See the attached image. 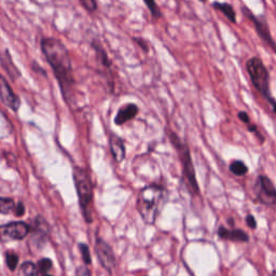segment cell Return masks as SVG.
<instances>
[{
    "label": "cell",
    "mask_w": 276,
    "mask_h": 276,
    "mask_svg": "<svg viewBox=\"0 0 276 276\" xmlns=\"http://www.w3.org/2000/svg\"><path fill=\"white\" fill-rule=\"evenodd\" d=\"M41 50L59 82L63 97L68 105L71 104L74 100L75 79L68 50L64 43L55 38H43Z\"/></svg>",
    "instance_id": "1"
},
{
    "label": "cell",
    "mask_w": 276,
    "mask_h": 276,
    "mask_svg": "<svg viewBox=\"0 0 276 276\" xmlns=\"http://www.w3.org/2000/svg\"><path fill=\"white\" fill-rule=\"evenodd\" d=\"M166 201V191L159 185H149L139 192L137 198V211L143 220L148 225H153Z\"/></svg>",
    "instance_id": "2"
},
{
    "label": "cell",
    "mask_w": 276,
    "mask_h": 276,
    "mask_svg": "<svg viewBox=\"0 0 276 276\" xmlns=\"http://www.w3.org/2000/svg\"><path fill=\"white\" fill-rule=\"evenodd\" d=\"M74 182L78 193L80 207L85 221L91 224L93 221L92 215V203H93V187L88 172L81 167H75L72 172Z\"/></svg>",
    "instance_id": "3"
},
{
    "label": "cell",
    "mask_w": 276,
    "mask_h": 276,
    "mask_svg": "<svg viewBox=\"0 0 276 276\" xmlns=\"http://www.w3.org/2000/svg\"><path fill=\"white\" fill-rule=\"evenodd\" d=\"M246 70L248 72L251 83L266 100L272 98L270 91V72L263 61L258 56H253L246 63Z\"/></svg>",
    "instance_id": "4"
},
{
    "label": "cell",
    "mask_w": 276,
    "mask_h": 276,
    "mask_svg": "<svg viewBox=\"0 0 276 276\" xmlns=\"http://www.w3.org/2000/svg\"><path fill=\"white\" fill-rule=\"evenodd\" d=\"M169 138H171V142L173 144V146L175 147L179 152H180V158H181V163L183 167V173H185V176L187 178L188 182L190 183V187L195 193L200 192V189H198V183L196 180V175H195V165H193L192 159H191V153L190 150H189L187 145L183 144L177 135L175 133L169 134Z\"/></svg>",
    "instance_id": "5"
},
{
    "label": "cell",
    "mask_w": 276,
    "mask_h": 276,
    "mask_svg": "<svg viewBox=\"0 0 276 276\" xmlns=\"http://www.w3.org/2000/svg\"><path fill=\"white\" fill-rule=\"evenodd\" d=\"M242 12H243L244 16L253 23L257 35H258L260 39L262 40V42H264L271 50L276 53V41L273 39L266 18L262 16H255V14L245 6L242 7Z\"/></svg>",
    "instance_id": "6"
},
{
    "label": "cell",
    "mask_w": 276,
    "mask_h": 276,
    "mask_svg": "<svg viewBox=\"0 0 276 276\" xmlns=\"http://www.w3.org/2000/svg\"><path fill=\"white\" fill-rule=\"evenodd\" d=\"M256 200L262 204L276 208V188L269 177L260 175L255 185Z\"/></svg>",
    "instance_id": "7"
},
{
    "label": "cell",
    "mask_w": 276,
    "mask_h": 276,
    "mask_svg": "<svg viewBox=\"0 0 276 276\" xmlns=\"http://www.w3.org/2000/svg\"><path fill=\"white\" fill-rule=\"evenodd\" d=\"M31 233V226L23 221H13L0 226V242L7 243L11 241H22Z\"/></svg>",
    "instance_id": "8"
},
{
    "label": "cell",
    "mask_w": 276,
    "mask_h": 276,
    "mask_svg": "<svg viewBox=\"0 0 276 276\" xmlns=\"http://www.w3.org/2000/svg\"><path fill=\"white\" fill-rule=\"evenodd\" d=\"M95 253L97 256L100 265L107 271L108 273H113V271L117 266V260L111 247L106 243L100 237H97L95 241Z\"/></svg>",
    "instance_id": "9"
},
{
    "label": "cell",
    "mask_w": 276,
    "mask_h": 276,
    "mask_svg": "<svg viewBox=\"0 0 276 276\" xmlns=\"http://www.w3.org/2000/svg\"><path fill=\"white\" fill-rule=\"evenodd\" d=\"M0 100L2 101L4 106H7L13 111H17L20 109V97L14 93L9 82L1 75H0Z\"/></svg>",
    "instance_id": "10"
},
{
    "label": "cell",
    "mask_w": 276,
    "mask_h": 276,
    "mask_svg": "<svg viewBox=\"0 0 276 276\" xmlns=\"http://www.w3.org/2000/svg\"><path fill=\"white\" fill-rule=\"evenodd\" d=\"M32 232V242H33L35 246L45 244L46 240H48L50 234V227L45 218L41 216H37L33 219V226L31 227Z\"/></svg>",
    "instance_id": "11"
},
{
    "label": "cell",
    "mask_w": 276,
    "mask_h": 276,
    "mask_svg": "<svg viewBox=\"0 0 276 276\" xmlns=\"http://www.w3.org/2000/svg\"><path fill=\"white\" fill-rule=\"evenodd\" d=\"M218 236L221 240L240 242V243H246L249 241V236L245 231L241 229H227V227L220 226L218 227Z\"/></svg>",
    "instance_id": "12"
},
{
    "label": "cell",
    "mask_w": 276,
    "mask_h": 276,
    "mask_svg": "<svg viewBox=\"0 0 276 276\" xmlns=\"http://www.w3.org/2000/svg\"><path fill=\"white\" fill-rule=\"evenodd\" d=\"M139 113V108L136 104L130 103L121 107L117 114L114 117V124L115 125H123L129 121L136 118V115Z\"/></svg>",
    "instance_id": "13"
},
{
    "label": "cell",
    "mask_w": 276,
    "mask_h": 276,
    "mask_svg": "<svg viewBox=\"0 0 276 276\" xmlns=\"http://www.w3.org/2000/svg\"><path fill=\"white\" fill-rule=\"evenodd\" d=\"M0 65H1L4 71L7 72L8 76L10 77L13 81L21 77V71L18 70L16 64H14L11 54L9 53V50H4V52L0 53Z\"/></svg>",
    "instance_id": "14"
},
{
    "label": "cell",
    "mask_w": 276,
    "mask_h": 276,
    "mask_svg": "<svg viewBox=\"0 0 276 276\" xmlns=\"http://www.w3.org/2000/svg\"><path fill=\"white\" fill-rule=\"evenodd\" d=\"M109 147L114 161L118 163L122 162L125 159V156H127L123 139L117 136L115 134H111L109 137Z\"/></svg>",
    "instance_id": "15"
},
{
    "label": "cell",
    "mask_w": 276,
    "mask_h": 276,
    "mask_svg": "<svg viewBox=\"0 0 276 276\" xmlns=\"http://www.w3.org/2000/svg\"><path fill=\"white\" fill-rule=\"evenodd\" d=\"M212 8L215 10L221 12L224 16H226L227 20H229V22L236 24L237 23V18H236V12L234 10V8L232 4L227 3V2H220V1H214L211 3Z\"/></svg>",
    "instance_id": "16"
},
{
    "label": "cell",
    "mask_w": 276,
    "mask_h": 276,
    "mask_svg": "<svg viewBox=\"0 0 276 276\" xmlns=\"http://www.w3.org/2000/svg\"><path fill=\"white\" fill-rule=\"evenodd\" d=\"M13 132V127L10 120L7 118L1 110H0V139L7 138Z\"/></svg>",
    "instance_id": "17"
},
{
    "label": "cell",
    "mask_w": 276,
    "mask_h": 276,
    "mask_svg": "<svg viewBox=\"0 0 276 276\" xmlns=\"http://www.w3.org/2000/svg\"><path fill=\"white\" fill-rule=\"evenodd\" d=\"M17 276H40V274L35 263L32 262V261H26L18 268Z\"/></svg>",
    "instance_id": "18"
},
{
    "label": "cell",
    "mask_w": 276,
    "mask_h": 276,
    "mask_svg": "<svg viewBox=\"0 0 276 276\" xmlns=\"http://www.w3.org/2000/svg\"><path fill=\"white\" fill-rule=\"evenodd\" d=\"M229 169L233 175L239 177L246 175V173L248 172V168H247L246 164L243 161H239V160H235V161L231 162Z\"/></svg>",
    "instance_id": "19"
},
{
    "label": "cell",
    "mask_w": 276,
    "mask_h": 276,
    "mask_svg": "<svg viewBox=\"0 0 276 276\" xmlns=\"http://www.w3.org/2000/svg\"><path fill=\"white\" fill-rule=\"evenodd\" d=\"M16 203L12 198L9 197H0V214L8 215L14 211Z\"/></svg>",
    "instance_id": "20"
},
{
    "label": "cell",
    "mask_w": 276,
    "mask_h": 276,
    "mask_svg": "<svg viewBox=\"0 0 276 276\" xmlns=\"http://www.w3.org/2000/svg\"><path fill=\"white\" fill-rule=\"evenodd\" d=\"M143 1L145 2V4H146V7L148 8V10L153 18L158 20V18L162 16L161 10L159 9L156 0H143Z\"/></svg>",
    "instance_id": "21"
},
{
    "label": "cell",
    "mask_w": 276,
    "mask_h": 276,
    "mask_svg": "<svg viewBox=\"0 0 276 276\" xmlns=\"http://www.w3.org/2000/svg\"><path fill=\"white\" fill-rule=\"evenodd\" d=\"M93 48L95 49L96 54H97L98 60L100 61L101 64H103L105 67H107V68H109V67L111 66V62L109 61L106 51L99 45H94V43H93Z\"/></svg>",
    "instance_id": "22"
},
{
    "label": "cell",
    "mask_w": 276,
    "mask_h": 276,
    "mask_svg": "<svg viewBox=\"0 0 276 276\" xmlns=\"http://www.w3.org/2000/svg\"><path fill=\"white\" fill-rule=\"evenodd\" d=\"M38 271H39L40 275H45V274H50L49 272L51 271V269L53 268V262L52 260L49 258H43L41 260H39L38 262Z\"/></svg>",
    "instance_id": "23"
},
{
    "label": "cell",
    "mask_w": 276,
    "mask_h": 276,
    "mask_svg": "<svg viewBox=\"0 0 276 276\" xmlns=\"http://www.w3.org/2000/svg\"><path fill=\"white\" fill-rule=\"evenodd\" d=\"M4 258H6V263L8 268L11 271H16L18 264V256L16 253H13V251H7Z\"/></svg>",
    "instance_id": "24"
},
{
    "label": "cell",
    "mask_w": 276,
    "mask_h": 276,
    "mask_svg": "<svg viewBox=\"0 0 276 276\" xmlns=\"http://www.w3.org/2000/svg\"><path fill=\"white\" fill-rule=\"evenodd\" d=\"M78 246H79V250H80V253H81L82 260H83V262L86 265L91 264L92 258H91V253H90L89 246L86 245V244H84V243H80Z\"/></svg>",
    "instance_id": "25"
},
{
    "label": "cell",
    "mask_w": 276,
    "mask_h": 276,
    "mask_svg": "<svg viewBox=\"0 0 276 276\" xmlns=\"http://www.w3.org/2000/svg\"><path fill=\"white\" fill-rule=\"evenodd\" d=\"M82 6L84 7L86 11L89 12H94L97 9V3H96V0H79Z\"/></svg>",
    "instance_id": "26"
},
{
    "label": "cell",
    "mask_w": 276,
    "mask_h": 276,
    "mask_svg": "<svg viewBox=\"0 0 276 276\" xmlns=\"http://www.w3.org/2000/svg\"><path fill=\"white\" fill-rule=\"evenodd\" d=\"M133 41L136 43V45L142 49L144 52L148 53L149 52V43L147 40H145L143 37H134Z\"/></svg>",
    "instance_id": "27"
},
{
    "label": "cell",
    "mask_w": 276,
    "mask_h": 276,
    "mask_svg": "<svg viewBox=\"0 0 276 276\" xmlns=\"http://www.w3.org/2000/svg\"><path fill=\"white\" fill-rule=\"evenodd\" d=\"M76 276H92V273L88 266L81 265L76 270Z\"/></svg>",
    "instance_id": "28"
},
{
    "label": "cell",
    "mask_w": 276,
    "mask_h": 276,
    "mask_svg": "<svg viewBox=\"0 0 276 276\" xmlns=\"http://www.w3.org/2000/svg\"><path fill=\"white\" fill-rule=\"evenodd\" d=\"M25 214V206L23 203H17V205L14 207V215L16 217H22Z\"/></svg>",
    "instance_id": "29"
},
{
    "label": "cell",
    "mask_w": 276,
    "mask_h": 276,
    "mask_svg": "<svg viewBox=\"0 0 276 276\" xmlns=\"http://www.w3.org/2000/svg\"><path fill=\"white\" fill-rule=\"evenodd\" d=\"M245 221L247 227H250V229H256L257 227V220L253 215H247L245 218Z\"/></svg>",
    "instance_id": "30"
},
{
    "label": "cell",
    "mask_w": 276,
    "mask_h": 276,
    "mask_svg": "<svg viewBox=\"0 0 276 276\" xmlns=\"http://www.w3.org/2000/svg\"><path fill=\"white\" fill-rule=\"evenodd\" d=\"M237 118H239L242 122L247 124V125L250 123V118H249V115H248V114L246 113V111H240V113L237 114Z\"/></svg>",
    "instance_id": "31"
},
{
    "label": "cell",
    "mask_w": 276,
    "mask_h": 276,
    "mask_svg": "<svg viewBox=\"0 0 276 276\" xmlns=\"http://www.w3.org/2000/svg\"><path fill=\"white\" fill-rule=\"evenodd\" d=\"M269 103H270V105H271V107H272V109H273V111H274V114H276V99L273 97V96H272V98H271V99L269 100Z\"/></svg>",
    "instance_id": "32"
},
{
    "label": "cell",
    "mask_w": 276,
    "mask_h": 276,
    "mask_svg": "<svg viewBox=\"0 0 276 276\" xmlns=\"http://www.w3.org/2000/svg\"><path fill=\"white\" fill-rule=\"evenodd\" d=\"M271 276H276V271H273V272H272V275H271Z\"/></svg>",
    "instance_id": "33"
},
{
    "label": "cell",
    "mask_w": 276,
    "mask_h": 276,
    "mask_svg": "<svg viewBox=\"0 0 276 276\" xmlns=\"http://www.w3.org/2000/svg\"><path fill=\"white\" fill-rule=\"evenodd\" d=\"M41 276H53L52 274H45V275H41Z\"/></svg>",
    "instance_id": "34"
},
{
    "label": "cell",
    "mask_w": 276,
    "mask_h": 276,
    "mask_svg": "<svg viewBox=\"0 0 276 276\" xmlns=\"http://www.w3.org/2000/svg\"><path fill=\"white\" fill-rule=\"evenodd\" d=\"M200 2H206V0H198Z\"/></svg>",
    "instance_id": "35"
}]
</instances>
